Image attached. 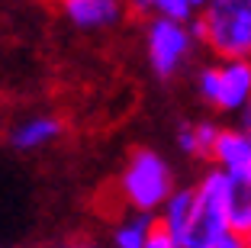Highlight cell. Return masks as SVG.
I'll use <instances>...</instances> for the list:
<instances>
[{
    "label": "cell",
    "instance_id": "obj_17",
    "mask_svg": "<svg viewBox=\"0 0 251 248\" xmlns=\"http://www.w3.org/2000/svg\"><path fill=\"white\" fill-rule=\"evenodd\" d=\"M232 123H238V126H242L245 132H251V107L245 110V113H242V116H238V119H232Z\"/></svg>",
    "mask_w": 251,
    "mask_h": 248
},
{
    "label": "cell",
    "instance_id": "obj_6",
    "mask_svg": "<svg viewBox=\"0 0 251 248\" xmlns=\"http://www.w3.org/2000/svg\"><path fill=\"white\" fill-rule=\"evenodd\" d=\"M209 168L222 171L232 184L248 187L251 184V132H245L238 123H222Z\"/></svg>",
    "mask_w": 251,
    "mask_h": 248
},
{
    "label": "cell",
    "instance_id": "obj_14",
    "mask_svg": "<svg viewBox=\"0 0 251 248\" xmlns=\"http://www.w3.org/2000/svg\"><path fill=\"white\" fill-rule=\"evenodd\" d=\"M126 10H129V16H135V20H151V0H126Z\"/></svg>",
    "mask_w": 251,
    "mask_h": 248
},
{
    "label": "cell",
    "instance_id": "obj_2",
    "mask_svg": "<svg viewBox=\"0 0 251 248\" xmlns=\"http://www.w3.org/2000/svg\"><path fill=\"white\" fill-rule=\"evenodd\" d=\"M180 184L184 181L177 177L171 158L161 148L139 145L126 155L123 168H119L116 181H113V193H116L119 210H135V213L158 216Z\"/></svg>",
    "mask_w": 251,
    "mask_h": 248
},
{
    "label": "cell",
    "instance_id": "obj_7",
    "mask_svg": "<svg viewBox=\"0 0 251 248\" xmlns=\"http://www.w3.org/2000/svg\"><path fill=\"white\" fill-rule=\"evenodd\" d=\"M65 136V123L55 113H26L7 126V145L20 155L45 152Z\"/></svg>",
    "mask_w": 251,
    "mask_h": 248
},
{
    "label": "cell",
    "instance_id": "obj_16",
    "mask_svg": "<svg viewBox=\"0 0 251 248\" xmlns=\"http://www.w3.org/2000/svg\"><path fill=\"white\" fill-rule=\"evenodd\" d=\"M148 248H180V245H177L174 239H171V235H164L161 229H158V235H155L151 242H148Z\"/></svg>",
    "mask_w": 251,
    "mask_h": 248
},
{
    "label": "cell",
    "instance_id": "obj_9",
    "mask_svg": "<svg viewBox=\"0 0 251 248\" xmlns=\"http://www.w3.org/2000/svg\"><path fill=\"white\" fill-rule=\"evenodd\" d=\"M219 129H222V123L213 119V116L184 119V123H177V129H174V145H177V152L184 155L187 161L209 168L216 139H219Z\"/></svg>",
    "mask_w": 251,
    "mask_h": 248
},
{
    "label": "cell",
    "instance_id": "obj_1",
    "mask_svg": "<svg viewBox=\"0 0 251 248\" xmlns=\"http://www.w3.org/2000/svg\"><path fill=\"white\" fill-rule=\"evenodd\" d=\"M232 181L216 168H203L190 184H180L158 213V229L180 248H213L229 235Z\"/></svg>",
    "mask_w": 251,
    "mask_h": 248
},
{
    "label": "cell",
    "instance_id": "obj_15",
    "mask_svg": "<svg viewBox=\"0 0 251 248\" xmlns=\"http://www.w3.org/2000/svg\"><path fill=\"white\" fill-rule=\"evenodd\" d=\"M213 248H251V239L248 235H238V232H229V235H222Z\"/></svg>",
    "mask_w": 251,
    "mask_h": 248
},
{
    "label": "cell",
    "instance_id": "obj_13",
    "mask_svg": "<svg viewBox=\"0 0 251 248\" xmlns=\"http://www.w3.org/2000/svg\"><path fill=\"white\" fill-rule=\"evenodd\" d=\"M49 248H110V245L90 239V235H68V239L55 242V245H49Z\"/></svg>",
    "mask_w": 251,
    "mask_h": 248
},
{
    "label": "cell",
    "instance_id": "obj_10",
    "mask_svg": "<svg viewBox=\"0 0 251 248\" xmlns=\"http://www.w3.org/2000/svg\"><path fill=\"white\" fill-rule=\"evenodd\" d=\"M158 235V216L135 210H116L110 222L106 245L110 248H148V242Z\"/></svg>",
    "mask_w": 251,
    "mask_h": 248
},
{
    "label": "cell",
    "instance_id": "obj_3",
    "mask_svg": "<svg viewBox=\"0 0 251 248\" xmlns=\"http://www.w3.org/2000/svg\"><path fill=\"white\" fill-rule=\"evenodd\" d=\"M190 84L209 113L232 123L251 107V58H209L193 68Z\"/></svg>",
    "mask_w": 251,
    "mask_h": 248
},
{
    "label": "cell",
    "instance_id": "obj_18",
    "mask_svg": "<svg viewBox=\"0 0 251 248\" xmlns=\"http://www.w3.org/2000/svg\"><path fill=\"white\" fill-rule=\"evenodd\" d=\"M197 3H200V7H206V3H213V0H197Z\"/></svg>",
    "mask_w": 251,
    "mask_h": 248
},
{
    "label": "cell",
    "instance_id": "obj_11",
    "mask_svg": "<svg viewBox=\"0 0 251 248\" xmlns=\"http://www.w3.org/2000/svg\"><path fill=\"white\" fill-rule=\"evenodd\" d=\"M229 232L248 235L251 239V184H232V200H229Z\"/></svg>",
    "mask_w": 251,
    "mask_h": 248
},
{
    "label": "cell",
    "instance_id": "obj_12",
    "mask_svg": "<svg viewBox=\"0 0 251 248\" xmlns=\"http://www.w3.org/2000/svg\"><path fill=\"white\" fill-rule=\"evenodd\" d=\"M200 13L197 0H151V20H171V23H193Z\"/></svg>",
    "mask_w": 251,
    "mask_h": 248
},
{
    "label": "cell",
    "instance_id": "obj_5",
    "mask_svg": "<svg viewBox=\"0 0 251 248\" xmlns=\"http://www.w3.org/2000/svg\"><path fill=\"white\" fill-rule=\"evenodd\" d=\"M203 49L197 39L193 23H171V20H145L142 23V52L145 65L158 81H174L193 65L197 52Z\"/></svg>",
    "mask_w": 251,
    "mask_h": 248
},
{
    "label": "cell",
    "instance_id": "obj_4",
    "mask_svg": "<svg viewBox=\"0 0 251 248\" xmlns=\"http://www.w3.org/2000/svg\"><path fill=\"white\" fill-rule=\"evenodd\" d=\"M209 58H251V0H213L193 20Z\"/></svg>",
    "mask_w": 251,
    "mask_h": 248
},
{
    "label": "cell",
    "instance_id": "obj_8",
    "mask_svg": "<svg viewBox=\"0 0 251 248\" xmlns=\"http://www.w3.org/2000/svg\"><path fill=\"white\" fill-rule=\"evenodd\" d=\"M58 10L74 29H81V32L116 29L129 16L126 0H58Z\"/></svg>",
    "mask_w": 251,
    "mask_h": 248
}]
</instances>
